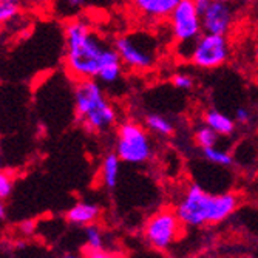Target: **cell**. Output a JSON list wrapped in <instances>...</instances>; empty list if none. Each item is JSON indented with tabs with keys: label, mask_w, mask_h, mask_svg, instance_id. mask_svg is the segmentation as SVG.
<instances>
[{
	"label": "cell",
	"mask_w": 258,
	"mask_h": 258,
	"mask_svg": "<svg viewBox=\"0 0 258 258\" xmlns=\"http://www.w3.org/2000/svg\"><path fill=\"white\" fill-rule=\"evenodd\" d=\"M65 68L76 81L95 79L108 88L122 81L125 70L114 45L82 19L65 25Z\"/></svg>",
	"instance_id": "cell-1"
},
{
	"label": "cell",
	"mask_w": 258,
	"mask_h": 258,
	"mask_svg": "<svg viewBox=\"0 0 258 258\" xmlns=\"http://www.w3.org/2000/svg\"><path fill=\"white\" fill-rule=\"evenodd\" d=\"M237 207L238 197L235 194H210L198 184H190L179 198L175 212L184 226L200 227L224 221Z\"/></svg>",
	"instance_id": "cell-2"
},
{
	"label": "cell",
	"mask_w": 258,
	"mask_h": 258,
	"mask_svg": "<svg viewBox=\"0 0 258 258\" xmlns=\"http://www.w3.org/2000/svg\"><path fill=\"white\" fill-rule=\"evenodd\" d=\"M73 98L76 121L88 133L102 135L118 124L119 113L101 82L95 79L76 81Z\"/></svg>",
	"instance_id": "cell-3"
},
{
	"label": "cell",
	"mask_w": 258,
	"mask_h": 258,
	"mask_svg": "<svg viewBox=\"0 0 258 258\" xmlns=\"http://www.w3.org/2000/svg\"><path fill=\"white\" fill-rule=\"evenodd\" d=\"M125 70L133 73H147L159 60V39L146 30H135L118 36L113 42Z\"/></svg>",
	"instance_id": "cell-4"
},
{
	"label": "cell",
	"mask_w": 258,
	"mask_h": 258,
	"mask_svg": "<svg viewBox=\"0 0 258 258\" xmlns=\"http://www.w3.org/2000/svg\"><path fill=\"white\" fill-rule=\"evenodd\" d=\"M114 152L122 162L132 164V166L147 164L155 155L152 133L143 122L127 119L121 122L116 130Z\"/></svg>",
	"instance_id": "cell-5"
},
{
	"label": "cell",
	"mask_w": 258,
	"mask_h": 258,
	"mask_svg": "<svg viewBox=\"0 0 258 258\" xmlns=\"http://www.w3.org/2000/svg\"><path fill=\"white\" fill-rule=\"evenodd\" d=\"M230 53L227 36L203 33L194 42L189 62L200 70H215L227 63Z\"/></svg>",
	"instance_id": "cell-6"
},
{
	"label": "cell",
	"mask_w": 258,
	"mask_h": 258,
	"mask_svg": "<svg viewBox=\"0 0 258 258\" xmlns=\"http://www.w3.org/2000/svg\"><path fill=\"white\" fill-rule=\"evenodd\" d=\"M167 22L176 45H192L204 33L201 16L194 0H179Z\"/></svg>",
	"instance_id": "cell-7"
},
{
	"label": "cell",
	"mask_w": 258,
	"mask_h": 258,
	"mask_svg": "<svg viewBox=\"0 0 258 258\" xmlns=\"http://www.w3.org/2000/svg\"><path fill=\"white\" fill-rule=\"evenodd\" d=\"M182 223L175 210L162 209L156 212L146 224L144 237L149 244L158 250L169 249L182 230Z\"/></svg>",
	"instance_id": "cell-8"
},
{
	"label": "cell",
	"mask_w": 258,
	"mask_h": 258,
	"mask_svg": "<svg viewBox=\"0 0 258 258\" xmlns=\"http://www.w3.org/2000/svg\"><path fill=\"white\" fill-rule=\"evenodd\" d=\"M203 31L227 36L237 20V8L232 0H212L201 13Z\"/></svg>",
	"instance_id": "cell-9"
},
{
	"label": "cell",
	"mask_w": 258,
	"mask_h": 258,
	"mask_svg": "<svg viewBox=\"0 0 258 258\" xmlns=\"http://www.w3.org/2000/svg\"><path fill=\"white\" fill-rule=\"evenodd\" d=\"M136 13L147 22L167 20L179 0H132Z\"/></svg>",
	"instance_id": "cell-10"
},
{
	"label": "cell",
	"mask_w": 258,
	"mask_h": 258,
	"mask_svg": "<svg viewBox=\"0 0 258 258\" xmlns=\"http://www.w3.org/2000/svg\"><path fill=\"white\" fill-rule=\"evenodd\" d=\"M203 122L217 132L221 138H230L237 132V122L218 108H207L203 113Z\"/></svg>",
	"instance_id": "cell-11"
},
{
	"label": "cell",
	"mask_w": 258,
	"mask_h": 258,
	"mask_svg": "<svg viewBox=\"0 0 258 258\" xmlns=\"http://www.w3.org/2000/svg\"><path fill=\"white\" fill-rule=\"evenodd\" d=\"M101 215V207L93 203H78L67 212V220L73 226L93 224Z\"/></svg>",
	"instance_id": "cell-12"
},
{
	"label": "cell",
	"mask_w": 258,
	"mask_h": 258,
	"mask_svg": "<svg viewBox=\"0 0 258 258\" xmlns=\"http://www.w3.org/2000/svg\"><path fill=\"white\" fill-rule=\"evenodd\" d=\"M146 128L158 138H172L175 135V122L162 113H147L143 119Z\"/></svg>",
	"instance_id": "cell-13"
},
{
	"label": "cell",
	"mask_w": 258,
	"mask_h": 258,
	"mask_svg": "<svg viewBox=\"0 0 258 258\" xmlns=\"http://www.w3.org/2000/svg\"><path fill=\"white\" fill-rule=\"evenodd\" d=\"M121 158L116 155V152H110L105 155V158L102 159V169H101V175H102V182L107 187L108 190L116 189L118 185V179H119V170H121Z\"/></svg>",
	"instance_id": "cell-14"
},
{
	"label": "cell",
	"mask_w": 258,
	"mask_h": 258,
	"mask_svg": "<svg viewBox=\"0 0 258 258\" xmlns=\"http://www.w3.org/2000/svg\"><path fill=\"white\" fill-rule=\"evenodd\" d=\"M220 135L217 132H214L209 125H206L204 122H201L195 132H194V141L198 146V149H207V147H215L220 143Z\"/></svg>",
	"instance_id": "cell-15"
},
{
	"label": "cell",
	"mask_w": 258,
	"mask_h": 258,
	"mask_svg": "<svg viewBox=\"0 0 258 258\" xmlns=\"http://www.w3.org/2000/svg\"><path fill=\"white\" fill-rule=\"evenodd\" d=\"M201 155L203 158L210 162V164H214V166H218V167H230L232 164H233V158L232 155L223 149V147H207V149H201Z\"/></svg>",
	"instance_id": "cell-16"
},
{
	"label": "cell",
	"mask_w": 258,
	"mask_h": 258,
	"mask_svg": "<svg viewBox=\"0 0 258 258\" xmlns=\"http://www.w3.org/2000/svg\"><path fill=\"white\" fill-rule=\"evenodd\" d=\"M23 0H0V23H5L19 14Z\"/></svg>",
	"instance_id": "cell-17"
},
{
	"label": "cell",
	"mask_w": 258,
	"mask_h": 258,
	"mask_svg": "<svg viewBox=\"0 0 258 258\" xmlns=\"http://www.w3.org/2000/svg\"><path fill=\"white\" fill-rule=\"evenodd\" d=\"M172 85L176 90L181 91H190L195 87V79L190 73L187 72H178L175 75H172Z\"/></svg>",
	"instance_id": "cell-18"
},
{
	"label": "cell",
	"mask_w": 258,
	"mask_h": 258,
	"mask_svg": "<svg viewBox=\"0 0 258 258\" xmlns=\"http://www.w3.org/2000/svg\"><path fill=\"white\" fill-rule=\"evenodd\" d=\"M85 235H87V243L90 249H104V238L102 232L98 226L88 224L85 227Z\"/></svg>",
	"instance_id": "cell-19"
},
{
	"label": "cell",
	"mask_w": 258,
	"mask_h": 258,
	"mask_svg": "<svg viewBox=\"0 0 258 258\" xmlns=\"http://www.w3.org/2000/svg\"><path fill=\"white\" fill-rule=\"evenodd\" d=\"M13 187H14V181L11 173L0 170V198L2 200L10 198L13 194Z\"/></svg>",
	"instance_id": "cell-20"
},
{
	"label": "cell",
	"mask_w": 258,
	"mask_h": 258,
	"mask_svg": "<svg viewBox=\"0 0 258 258\" xmlns=\"http://www.w3.org/2000/svg\"><path fill=\"white\" fill-rule=\"evenodd\" d=\"M90 0H59V7L62 13H76L88 5Z\"/></svg>",
	"instance_id": "cell-21"
},
{
	"label": "cell",
	"mask_w": 258,
	"mask_h": 258,
	"mask_svg": "<svg viewBox=\"0 0 258 258\" xmlns=\"http://www.w3.org/2000/svg\"><path fill=\"white\" fill-rule=\"evenodd\" d=\"M237 125H249L252 122V111L247 107H238L233 114Z\"/></svg>",
	"instance_id": "cell-22"
},
{
	"label": "cell",
	"mask_w": 258,
	"mask_h": 258,
	"mask_svg": "<svg viewBox=\"0 0 258 258\" xmlns=\"http://www.w3.org/2000/svg\"><path fill=\"white\" fill-rule=\"evenodd\" d=\"M85 258H118L114 253H108L104 249H87Z\"/></svg>",
	"instance_id": "cell-23"
},
{
	"label": "cell",
	"mask_w": 258,
	"mask_h": 258,
	"mask_svg": "<svg viewBox=\"0 0 258 258\" xmlns=\"http://www.w3.org/2000/svg\"><path fill=\"white\" fill-rule=\"evenodd\" d=\"M19 229H20V232L23 233V235H33L34 230H36V224H34V221L27 220V221H23V223L20 224Z\"/></svg>",
	"instance_id": "cell-24"
},
{
	"label": "cell",
	"mask_w": 258,
	"mask_h": 258,
	"mask_svg": "<svg viewBox=\"0 0 258 258\" xmlns=\"http://www.w3.org/2000/svg\"><path fill=\"white\" fill-rule=\"evenodd\" d=\"M5 215H7V212H5V204H4V200L0 198V220H4Z\"/></svg>",
	"instance_id": "cell-25"
},
{
	"label": "cell",
	"mask_w": 258,
	"mask_h": 258,
	"mask_svg": "<svg viewBox=\"0 0 258 258\" xmlns=\"http://www.w3.org/2000/svg\"><path fill=\"white\" fill-rule=\"evenodd\" d=\"M233 2V0H232ZM240 4H244V5H258V0H237Z\"/></svg>",
	"instance_id": "cell-26"
},
{
	"label": "cell",
	"mask_w": 258,
	"mask_h": 258,
	"mask_svg": "<svg viewBox=\"0 0 258 258\" xmlns=\"http://www.w3.org/2000/svg\"><path fill=\"white\" fill-rule=\"evenodd\" d=\"M253 54H255V59L258 60V42H256L255 46H253Z\"/></svg>",
	"instance_id": "cell-27"
},
{
	"label": "cell",
	"mask_w": 258,
	"mask_h": 258,
	"mask_svg": "<svg viewBox=\"0 0 258 258\" xmlns=\"http://www.w3.org/2000/svg\"><path fill=\"white\" fill-rule=\"evenodd\" d=\"M60 258H85V256H78V255H63Z\"/></svg>",
	"instance_id": "cell-28"
},
{
	"label": "cell",
	"mask_w": 258,
	"mask_h": 258,
	"mask_svg": "<svg viewBox=\"0 0 258 258\" xmlns=\"http://www.w3.org/2000/svg\"><path fill=\"white\" fill-rule=\"evenodd\" d=\"M17 247H25V241H19L17 243Z\"/></svg>",
	"instance_id": "cell-29"
},
{
	"label": "cell",
	"mask_w": 258,
	"mask_h": 258,
	"mask_svg": "<svg viewBox=\"0 0 258 258\" xmlns=\"http://www.w3.org/2000/svg\"><path fill=\"white\" fill-rule=\"evenodd\" d=\"M0 169H2V156H0Z\"/></svg>",
	"instance_id": "cell-30"
},
{
	"label": "cell",
	"mask_w": 258,
	"mask_h": 258,
	"mask_svg": "<svg viewBox=\"0 0 258 258\" xmlns=\"http://www.w3.org/2000/svg\"><path fill=\"white\" fill-rule=\"evenodd\" d=\"M256 85H258V79H256Z\"/></svg>",
	"instance_id": "cell-31"
}]
</instances>
